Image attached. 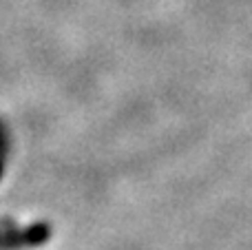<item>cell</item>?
Listing matches in <instances>:
<instances>
[{
	"mask_svg": "<svg viewBox=\"0 0 252 250\" xmlns=\"http://www.w3.org/2000/svg\"><path fill=\"white\" fill-rule=\"evenodd\" d=\"M51 237V228L47 224H31L27 228H0V250H27L42 246Z\"/></svg>",
	"mask_w": 252,
	"mask_h": 250,
	"instance_id": "6da1fadb",
	"label": "cell"
},
{
	"mask_svg": "<svg viewBox=\"0 0 252 250\" xmlns=\"http://www.w3.org/2000/svg\"><path fill=\"white\" fill-rule=\"evenodd\" d=\"M0 173H2V153H0Z\"/></svg>",
	"mask_w": 252,
	"mask_h": 250,
	"instance_id": "7a4b0ae2",
	"label": "cell"
}]
</instances>
